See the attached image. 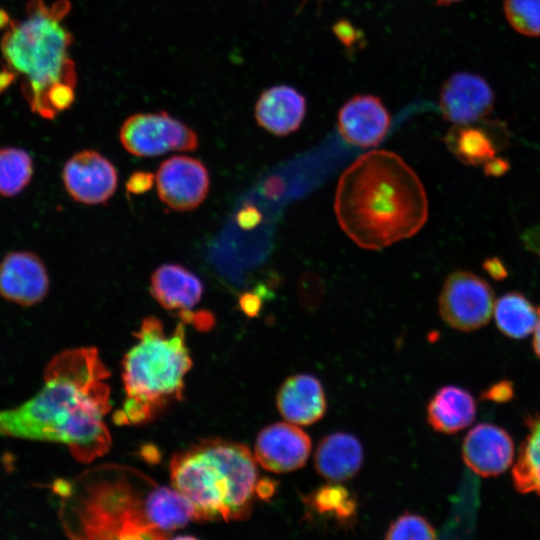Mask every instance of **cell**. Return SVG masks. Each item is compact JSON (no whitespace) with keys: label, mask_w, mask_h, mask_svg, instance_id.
I'll return each mask as SVG.
<instances>
[{"label":"cell","mask_w":540,"mask_h":540,"mask_svg":"<svg viewBox=\"0 0 540 540\" xmlns=\"http://www.w3.org/2000/svg\"><path fill=\"white\" fill-rule=\"evenodd\" d=\"M53 489L62 527L74 539H166L196 520L175 489L125 465L95 466Z\"/></svg>","instance_id":"6da1fadb"},{"label":"cell","mask_w":540,"mask_h":540,"mask_svg":"<svg viewBox=\"0 0 540 540\" xmlns=\"http://www.w3.org/2000/svg\"><path fill=\"white\" fill-rule=\"evenodd\" d=\"M108 369L95 347L62 351L45 368L43 387L19 406L0 410V436L66 445L90 463L108 452Z\"/></svg>","instance_id":"7a4b0ae2"},{"label":"cell","mask_w":540,"mask_h":540,"mask_svg":"<svg viewBox=\"0 0 540 540\" xmlns=\"http://www.w3.org/2000/svg\"><path fill=\"white\" fill-rule=\"evenodd\" d=\"M334 210L340 228L359 247L381 250L418 233L428 199L415 171L396 153L371 150L341 174Z\"/></svg>","instance_id":"3957f363"},{"label":"cell","mask_w":540,"mask_h":540,"mask_svg":"<svg viewBox=\"0 0 540 540\" xmlns=\"http://www.w3.org/2000/svg\"><path fill=\"white\" fill-rule=\"evenodd\" d=\"M70 8L69 0H30L25 17L11 20L0 42L4 64L21 77L23 97L44 119H54L75 100L73 35L63 24Z\"/></svg>","instance_id":"277c9868"},{"label":"cell","mask_w":540,"mask_h":540,"mask_svg":"<svg viewBox=\"0 0 540 540\" xmlns=\"http://www.w3.org/2000/svg\"><path fill=\"white\" fill-rule=\"evenodd\" d=\"M256 462L246 445L201 440L172 456V488L191 504L198 521L245 520L257 495Z\"/></svg>","instance_id":"5b68a950"},{"label":"cell","mask_w":540,"mask_h":540,"mask_svg":"<svg viewBox=\"0 0 540 540\" xmlns=\"http://www.w3.org/2000/svg\"><path fill=\"white\" fill-rule=\"evenodd\" d=\"M134 336L137 342L122 363L125 399L114 415L119 425L151 420L169 402L180 399L192 366L182 322L168 335L157 317L147 316Z\"/></svg>","instance_id":"8992f818"},{"label":"cell","mask_w":540,"mask_h":540,"mask_svg":"<svg viewBox=\"0 0 540 540\" xmlns=\"http://www.w3.org/2000/svg\"><path fill=\"white\" fill-rule=\"evenodd\" d=\"M495 304L489 282L467 270H456L444 281L438 307L442 320L451 328L471 332L488 324Z\"/></svg>","instance_id":"52a82bcc"},{"label":"cell","mask_w":540,"mask_h":540,"mask_svg":"<svg viewBox=\"0 0 540 540\" xmlns=\"http://www.w3.org/2000/svg\"><path fill=\"white\" fill-rule=\"evenodd\" d=\"M119 137L123 147L139 157L194 151L199 143L193 129L165 111L131 115L122 124Z\"/></svg>","instance_id":"ba28073f"},{"label":"cell","mask_w":540,"mask_h":540,"mask_svg":"<svg viewBox=\"0 0 540 540\" xmlns=\"http://www.w3.org/2000/svg\"><path fill=\"white\" fill-rule=\"evenodd\" d=\"M160 200L175 211H190L206 198L210 177L206 166L197 158L173 156L161 163L156 174Z\"/></svg>","instance_id":"9c48e42d"},{"label":"cell","mask_w":540,"mask_h":540,"mask_svg":"<svg viewBox=\"0 0 540 540\" xmlns=\"http://www.w3.org/2000/svg\"><path fill=\"white\" fill-rule=\"evenodd\" d=\"M63 185L76 202L96 205L105 203L114 194L118 174L106 157L94 150L72 155L62 169Z\"/></svg>","instance_id":"30bf717a"},{"label":"cell","mask_w":540,"mask_h":540,"mask_svg":"<svg viewBox=\"0 0 540 540\" xmlns=\"http://www.w3.org/2000/svg\"><path fill=\"white\" fill-rule=\"evenodd\" d=\"M495 94L482 76L461 71L443 83L439 93V108L443 117L454 125L472 124L484 120L494 108Z\"/></svg>","instance_id":"8fae6325"},{"label":"cell","mask_w":540,"mask_h":540,"mask_svg":"<svg viewBox=\"0 0 540 540\" xmlns=\"http://www.w3.org/2000/svg\"><path fill=\"white\" fill-rule=\"evenodd\" d=\"M50 279L43 260L34 252L16 250L0 261V297L4 300L31 307L49 293Z\"/></svg>","instance_id":"7c38bea8"},{"label":"cell","mask_w":540,"mask_h":540,"mask_svg":"<svg viewBox=\"0 0 540 540\" xmlns=\"http://www.w3.org/2000/svg\"><path fill=\"white\" fill-rule=\"evenodd\" d=\"M310 436L293 423L278 422L260 431L254 457L266 470L287 473L303 467L310 455Z\"/></svg>","instance_id":"4fadbf2b"},{"label":"cell","mask_w":540,"mask_h":540,"mask_svg":"<svg viewBox=\"0 0 540 540\" xmlns=\"http://www.w3.org/2000/svg\"><path fill=\"white\" fill-rule=\"evenodd\" d=\"M390 114L382 100L371 94L354 95L338 111L337 126L342 138L360 148L378 146L390 127Z\"/></svg>","instance_id":"5bb4252c"},{"label":"cell","mask_w":540,"mask_h":540,"mask_svg":"<svg viewBox=\"0 0 540 540\" xmlns=\"http://www.w3.org/2000/svg\"><path fill=\"white\" fill-rule=\"evenodd\" d=\"M462 457L468 468L477 475L497 476L512 464L514 443L503 428L490 423H480L464 438Z\"/></svg>","instance_id":"9a60e30c"},{"label":"cell","mask_w":540,"mask_h":540,"mask_svg":"<svg viewBox=\"0 0 540 540\" xmlns=\"http://www.w3.org/2000/svg\"><path fill=\"white\" fill-rule=\"evenodd\" d=\"M276 405L281 416L296 425H311L326 411V397L320 381L309 374L288 377L280 386Z\"/></svg>","instance_id":"2e32d148"},{"label":"cell","mask_w":540,"mask_h":540,"mask_svg":"<svg viewBox=\"0 0 540 540\" xmlns=\"http://www.w3.org/2000/svg\"><path fill=\"white\" fill-rule=\"evenodd\" d=\"M305 114V97L288 85L266 89L259 96L254 110L257 123L276 136H287L298 130Z\"/></svg>","instance_id":"e0dca14e"},{"label":"cell","mask_w":540,"mask_h":540,"mask_svg":"<svg viewBox=\"0 0 540 540\" xmlns=\"http://www.w3.org/2000/svg\"><path fill=\"white\" fill-rule=\"evenodd\" d=\"M507 141L500 123L463 124L451 127L444 137L449 151L463 164L483 166Z\"/></svg>","instance_id":"ac0fdd59"},{"label":"cell","mask_w":540,"mask_h":540,"mask_svg":"<svg viewBox=\"0 0 540 540\" xmlns=\"http://www.w3.org/2000/svg\"><path fill=\"white\" fill-rule=\"evenodd\" d=\"M150 293L165 309L181 312L192 310L203 294L199 277L179 264H163L150 278Z\"/></svg>","instance_id":"d6986e66"},{"label":"cell","mask_w":540,"mask_h":540,"mask_svg":"<svg viewBox=\"0 0 540 540\" xmlns=\"http://www.w3.org/2000/svg\"><path fill=\"white\" fill-rule=\"evenodd\" d=\"M362 463L363 448L360 441L345 432L324 437L314 456L317 473L331 482H342L354 477Z\"/></svg>","instance_id":"ffe728a7"},{"label":"cell","mask_w":540,"mask_h":540,"mask_svg":"<svg viewBox=\"0 0 540 540\" xmlns=\"http://www.w3.org/2000/svg\"><path fill=\"white\" fill-rule=\"evenodd\" d=\"M477 414L473 395L464 388L441 387L427 406V420L440 433L453 434L472 424Z\"/></svg>","instance_id":"44dd1931"},{"label":"cell","mask_w":540,"mask_h":540,"mask_svg":"<svg viewBox=\"0 0 540 540\" xmlns=\"http://www.w3.org/2000/svg\"><path fill=\"white\" fill-rule=\"evenodd\" d=\"M493 316L498 329L512 339L526 338L539 322L538 308L518 291L508 292L496 300Z\"/></svg>","instance_id":"7402d4cb"},{"label":"cell","mask_w":540,"mask_h":540,"mask_svg":"<svg viewBox=\"0 0 540 540\" xmlns=\"http://www.w3.org/2000/svg\"><path fill=\"white\" fill-rule=\"evenodd\" d=\"M512 481L518 492L540 496V418L529 420V433L520 445Z\"/></svg>","instance_id":"603a6c76"},{"label":"cell","mask_w":540,"mask_h":540,"mask_svg":"<svg viewBox=\"0 0 540 540\" xmlns=\"http://www.w3.org/2000/svg\"><path fill=\"white\" fill-rule=\"evenodd\" d=\"M34 175L31 154L20 147L0 148V197L13 198L21 194Z\"/></svg>","instance_id":"cb8c5ba5"},{"label":"cell","mask_w":540,"mask_h":540,"mask_svg":"<svg viewBox=\"0 0 540 540\" xmlns=\"http://www.w3.org/2000/svg\"><path fill=\"white\" fill-rule=\"evenodd\" d=\"M308 506L319 514H328L340 522H347L356 515V500L340 484H327L307 497Z\"/></svg>","instance_id":"d4e9b609"},{"label":"cell","mask_w":540,"mask_h":540,"mask_svg":"<svg viewBox=\"0 0 540 540\" xmlns=\"http://www.w3.org/2000/svg\"><path fill=\"white\" fill-rule=\"evenodd\" d=\"M503 12L517 33L540 37V0H504Z\"/></svg>","instance_id":"484cf974"},{"label":"cell","mask_w":540,"mask_h":540,"mask_svg":"<svg viewBox=\"0 0 540 540\" xmlns=\"http://www.w3.org/2000/svg\"><path fill=\"white\" fill-rule=\"evenodd\" d=\"M436 531L431 523L424 517L404 513L391 523L385 533V539H435Z\"/></svg>","instance_id":"4316f807"},{"label":"cell","mask_w":540,"mask_h":540,"mask_svg":"<svg viewBox=\"0 0 540 540\" xmlns=\"http://www.w3.org/2000/svg\"><path fill=\"white\" fill-rule=\"evenodd\" d=\"M332 32L349 52H354L364 47L365 38L362 30L356 28L347 19L337 20L332 25Z\"/></svg>","instance_id":"83f0119b"},{"label":"cell","mask_w":540,"mask_h":540,"mask_svg":"<svg viewBox=\"0 0 540 540\" xmlns=\"http://www.w3.org/2000/svg\"><path fill=\"white\" fill-rule=\"evenodd\" d=\"M156 182V175L148 171L133 172L127 182L126 189L129 193L139 195L149 191Z\"/></svg>","instance_id":"f1b7e54d"},{"label":"cell","mask_w":540,"mask_h":540,"mask_svg":"<svg viewBox=\"0 0 540 540\" xmlns=\"http://www.w3.org/2000/svg\"><path fill=\"white\" fill-rule=\"evenodd\" d=\"M182 323L193 325L200 331H207L214 325V317L211 312L206 310H199L194 312L192 310L179 313Z\"/></svg>","instance_id":"f546056e"},{"label":"cell","mask_w":540,"mask_h":540,"mask_svg":"<svg viewBox=\"0 0 540 540\" xmlns=\"http://www.w3.org/2000/svg\"><path fill=\"white\" fill-rule=\"evenodd\" d=\"M482 267L484 271L496 281H502L508 277V270L503 261L496 257L491 256L486 258Z\"/></svg>","instance_id":"4dcf8cb0"},{"label":"cell","mask_w":540,"mask_h":540,"mask_svg":"<svg viewBox=\"0 0 540 540\" xmlns=\"http://www.w3.org/2000/svg\"><path fill=\"white\" fill-rule=\"evenodd\" d=\"M239 305L246 315L256 316L260 311L261 297L257 293H243L239 298Z\"/></svg>","instance_id":"1f68e13d"},{"label":"cell","mask_w":540,"mask_h":540,"mask_svg":"<svg viewBox=\"0 0 540 540\" xmlns=\"http://www.w3.org/2000/svg\"><path fill=\"white\" fill-rule=\"evenodd\" d=\"M513 395L512 386L507 381L499 382L488 389L484 396L493 401L505 402L509 400Z\"/></svg>","instance_id":"d6a6232c"},{"label":"cell","mask_w":540,"mask_h":540,"mask_svg":"<svg viewBox=\"0 0 540 540\" xmlns=\"http://www.w3.org/2000/svg\"><path fill=\"white\" fill-rule=\"evenodd\" d=\"M484 173L491 177H500L508 172L510 163L502 157H494L483 165Z\"/></svg>","instance_id":"836d02e7"},{"label":"cell","mask_w":540,"mask_h":540,"mask_svg":"<svg viewBox=\"0 0 540 540\" xmlns=\"http://www.w3.org/2000/svg\"><path fill=\"white\" fill-rule=\"evenodd\" d=\"M522 240L525 247L532 252L540 251V226L532 227L524 232Z\"/></svg>","instance_id":"e575fe53"},{"label":"cell","mask_w":540,"mask_h":540,"mask_svg":"<svg viewBox=\"0 0 540 540\" xmlns=\"http://www.w3.org/2000/svg\"><path fill=\"white\" fill-rule=\"evenodd\" d=\"M276 491V482L271 479H261L257 483L256 493L262 499L270 498Z\"/></svg>","instance_id":"d590c367"},{"label":"cell","mask_w":540,"mask_h":540,"mask_svg":"<svg viewBox=\"0 0 540 540\" xmlns=\"http://www.w3.org/2000/svg\"><path fill=\"white\" fill-rule=\"evenodd\" d=\"M17 77L15 72L3 64L0 67V93L4 92Z\"/></svg>","instance_id":"8d00e7d4"},{"label":"cell","mask_w":540,"mask_h":540,"mask_svg":"<svg viewBox=\"0 0 540 540\" xmlns=\"http://www.w3.org/2000/svg\"><path fill=\"white\" fill-rule=\"evenodd\" d=\"M538 308L539 313V322L537 324L536 329L534 330V336H533V349L535 354L540 359V306Z\"/></svg>","instance_id":"74e56055"},{"label":"cell","mask_w":540,"mask_h":540,"mask_svg":"<svg viewBox=\"0 0 540 540\" xmlns=\"http://www.w3.org/2000/svg\"><path fill=\"white\" fill-rule=\"evenodd\" d=\"M9 14L2 8H0V30L7 29L11 23Z\"/></svg>","instance_id":"f35d334b"},{"label":"cell","mask_w":540,"mask_h":540,"mask_svg":"<svg viewBox=\"0 0 540 540\" xmlns=\"http://www.w3.org/2000/svg\"><path fill=\"white\" fill-rule=\"evenodd\" d=\"M435 1H436L437 5L447 6V5H451V4L460 2L462 0H435Z\"/></svg>","instance_id":"ab89813d"},{"label":"cell","mask_w":540,"mask_h":540,"mask_svg":"<svg viewBox=\"0 0 540 540\" xmlns=\"http://www.w3.org/2000/svg\"><path fill=\"white\" fill-rule=\"evenodd\" d=\"M318 1H319V3H321L322 0H318ZM306 2H307V0H302L300 7H303Z\"/></svg>","instance_id":"60d3db41"},{"label":"cell","mask_w":540,"mask_h":540,"mask_svg":"<svg viewBox=\"0 0 540 540\" xmlns=\"http://www.w3.org/2000/svg\"><path fill=\"white\" fill-rule=\"evenodd\" d=\"M539 253H540V251H539Z\"/></svg>","instance_id":"b9f144b4"}]
</instances>
